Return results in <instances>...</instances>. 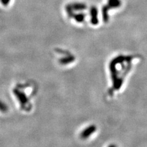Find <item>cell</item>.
I'll return each instance as SVG.
<instances>
[{
  "mask_svg": "<svg viewBox=\"0 0 147 147\" xmlns=\"http://www.w3.org/2000/svg\"><path fill=\"white\" fill-rule=\"evenodd\" d=\"M85 14L84 13H77V14H74L73 16L72 17H74L75 19L76 20V21L79 22H81L82 21L84 20V18H85Z\"/></svg>",
  "mask_w": 147,
  "mask_h": 147,
  "instance_id": "obj_4",
  "label": "cell"
},
{
  "mask_svg": "<svg viewBox=\"0 0 147 147\" xmlns=\"http://www.w3.org/2000/svg\"><path fill=\"white\" fill-rule=\"evenodd\" d=\"M107 6L110 8H117L121 6L120 0H108Z\"/></svg>",
  "mask_w": 147,
  "mask_h": 147,
  "instance_id": "obj_3",
  "label": "cell"
},
{
  "mask_svg": "<svg viewBox=\"0 0 147 147\" xmlns=\"http://www.w3.org/2000/svg\"><path fill=\"white\" fill-rule=\"evenodd\" d=\"M69 6H70L74 12V11H83L86 8V4L82 3H74L69 4Z\"/></svg>",
  "mask_w": 147,
  "mask_h": 147,
  "instance_id": "obj_1",
  "label": "cell"
},
{
  "mask_svg": "<svg viewBox=\"0 0 147 147\" xmlns=\"http://www.w3.org/2000/svg\"><path fill=\"white\" fill-rule=\"evenodd\" d=\"M90 13H91V22L93 24H97L98 20V10L96 7L92 6L90 9Z\"/></svg>",
  "mask_w": 147,
  "mask_h": 147,
  "instance_id": "obj_2",
  "label": "cell"
},
{
  "mask_svg": "<svg viewBox=\"0 0 147 147\" xmlns=\"http://www.w3.org/2000/svg\"><path fill=\"white\" fill-rule=\"evenodd\" d=\"M1 1V3L3 4L4 6H7L9 3H10L11 0H0Z\"/></svg>",
  "mask_w": 147,
  "mask_h": 147,
  "instance_id": "obj_5",
  "label": "cell"
}]
</instances>
